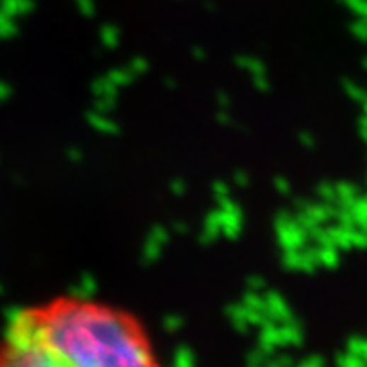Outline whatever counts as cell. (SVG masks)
<instances>
[{
	"instance_id": "obj_2",
	"label": "cell",
	"mask_w": 367,
	"mask_h": 367,
	"mask_svg": "<svg viewBox=\"0 0 367 367\" xmlns=\"http://www.w3.org/2000/svg\"><path fill=\"white\" fill-rule=\"evenodd\" d=\"M298 367H322V361H320V359H308V361H304V363Z\"/></svg>"
},
{
	"instance_id": "obj_1",
	"label": "cell",
	"mask_w": 367,
	"mask_h": 367,
	"mask_svg": "<svg viewBox=\"0 0 367 367\" xmlns=\"http://www.w3.org/2000/svg\"><path fill=\"white\" fill-rule=\"evenodd\" d=\"M0 367H162L145 324L106 300L62 294L17 310Z\"/></svg>"
}]
</instances>
